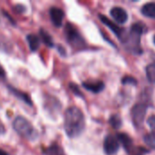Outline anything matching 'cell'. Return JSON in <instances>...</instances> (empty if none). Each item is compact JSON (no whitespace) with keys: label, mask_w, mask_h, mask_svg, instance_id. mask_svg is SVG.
I'll return each mask as SVG.
<instances>
[{"label":"cell","mask_w":155,"mask_h":155,"mask_svg":"<svg viewBox=\"0 0 155 155\" xmlns=\"http://www.w3.org/2000/svg\"><path fill=\"white\" fill-rule=\"evenodd\" d=\"M83 86L94 94L100 93L104 88V84L102 81H86L83 83Z\"/></svg>","instance_id":"8"},{"label":"cell","mask_w":155,"mask_h":155,"mask_svg":"<svg viewBox=\"0 0 155 155\" xmlns=\"http://www.w3.org/2000/svg\"><path fill=\"white\" fill-rule=\"evenodd\" d=\"M50 17L51 20L53 22V24L57 26L60 27L63 24V19L64 17V13L62 9L58 8V7H52L50 9Z\"/></svg>","instance_id":"6"},{"label":"cell","mask_w":155,"mask_h":155,"mask_svg":"<svg viewBox=\"0 0 155 155\" xmlns=\"http://www.w3.org/2000/svg\"><path fill=\"white\" fill-rule=\"evenodd\" d=\"M17 7H19V5H16L15 7V10H17ZM25 9H22V8H19V10H18V12H20V11H25Z\"/></svg>","instance_id":"25"},{"label":"cell","mask_w":155,"mask_h":155,"mask_svg":"<svg viewBox=\"0 0 155 155\" xmlns=\"http://www.w3.org/2000/svg\"><path fill=\"white\" fill-rule=\"evenodd\" d=\"M119 142L113 135H107L104 142V149L108 155L115 154L119 150Z\"/></svg>","instance_id":"5"},{"label":"cell","mask_w":155,"mask_h":155,"mask_svg":"<svg viewBox=\"0 0 155 155\" xmlns=\"http://www.w3.org/2000/svg\"><path fill=\"white\" fill-rule=\"evenodd\" d=\"M0 155H8V154H7V153H5V151H3V150H1V149H0Z\"/></svg>","instance_id":"24"},{"label":"cell","mask_w":155,"mask_h":155,"mask_svg":"<svg viewBox=\"0 0 155 155\" xmlns=\"http://www.w3.org/2000/svg\"><path fill=\"white\" fill-rule=\"evenodd\" d=\"M122 83L124 84H137V81H136V79L135 78H134L133 76H125V77H124L123 78V80H122Z\"/></svg>","instance_id":"19"},{"label":"cell","mask_w":155,"mask_h":155,"mask_svg":"<svg viewBox=\"0 0 155 155\" xmlns=\"http://www.w3.org/2000/svg\"><path fill=\"white\" fill-rule=\"evenodd\" d=\"M5 72L4 68L0 65V78H5Z\"/></svg>","instance_id":"22"},{"label":"cell","mask_w":155,"mask_h":155,"mask_svg":"<svg viewBox=\"0 0 155 155\" xmlns=\"http://www.w3.org/2000/svg\"><path fill=\"white\" fill-rule=\"evenodd\" d=\"M65 34H66L67 40L69 41V43L72 45H74L75 47H79V46L83 45L84 40L82 38V36L80 35V34L76 30V28H74L72 25H70V24L66 25Z\"/></svg>","instance_id":"4"},{"label":"cell","mask_w":155,"mask_h":155,"mask_svg":"<svg viewBox=\"0 0 155 155\" xmlns=\"http://www.w3.org/2000/svg\"><path fill=\"white\" fill-rule=\"evenodd\" d=\"M144 142L146 145L155 150V134H148L144 136Z\"/></svg>","instance_id":"18"},{"label":"cell","mask_w":155,"mask_h":155,"mask_svg":"<svg viewBox=\"0 0 155 155\" xmlns=\"http://www.w3.org/2000/svg\"><path fill=\"white\" fill-rule=\"evenodd\" d=\"M146 76H147V79L151 83L155 84V64H152L147 66Z\"/></svg>","instance_id":"17"},{"label":"cell","mask_w":155,"mask_h":155,"mask_svg":"<svg viewBox=\"0 0 155 155\" xmlns=\"http://www.w3.org/2000/svg\"><path fill=\"white\" fill-rule=\"evenodd\" d=\"M100 19L102 20V22L104 24V25H106L115 35H117L119 37H121V35H122V33H123V30H122V28H120L116 24H114V22H112V21H110L106 16H104V15H100Z\"/></svg>","instance_id":"9"},{"label":"cell","mask_w":155,"mask_h":155,"mask_svg":"<svg viewBox=\"0 0 155 155\" xmlns=\"http://www.w3.org/2000/svg\"><path fill=\"white\" fill-rule=\"evenodd\" d=\"M9 90L12 92V94L14 95H15L17 98H19L20 100H22L23 102H25V104H29V105H32V100L30 98V96L27 94H25L23 92H20L19 90H16L15 88L12 87V86H9Z\"/></svg>","instance_id":"11"},{"label":"cell","mask_w":155,"mask_h":155,"mask_svg":"<svg viewBox=\"0 0 155 155\" xmlns=\"http://www.w3.org/2000/svg\"><path fill=\"white\" fill-rule=\"evenodd\" d=\"M40 36L43 40V42L45 43V45H47L48 47H53L54 46V41L53 38L51 37V35L45 30V29H41L40 30Z\"/></svg>","instance_id":"15"},{"label":"cell","mask_w":155,"mask_h":155,"mask_svg":"<svg viewBox=\"0 0 155 155\" xmlns=\"http://www.w3.org/2000/svg\"><path fill=\"white\" fill-rule=\"evenodd\" d=\"M84 116L77 107H70L64 114V130L70 138L79 136L84 130Z\"/></svg>","instance_id":"1"},{"label":"cell","mask_w":155,"mask_h":155,"mask_svg":"<svg viewBox=\"0 0 155 155\" xmlns=\"http://www.w3.org/2000/svg\"><path fill=\"white\" fill-rule=\"evenodd\" d=\"M69 86H70V89L74 92V94L79 95V96H82V94H81V92H80V90H79L78 86H77L76 84H69Z\"/></svg>","instance_id":"21"},{"label":"cell","mask_w":155,"mask_h":155,"mask_svg":"<svg viewBox=\"0 0 155 155\" xmlns=\"http://www.w3.org/2000/svg\"><path fill=\"white\" fill-rule=\"evenodd\" d=\"M153 41H154V44H155V35H154V38H153Z\"/></svg>","instance_id":"26"},{"label":"cell","mask_w":155,"mask_h":155,"mask_svg":"<svg viewBox=\"0 0 155 155\" xmlns=\"http://www.w3.org/2000/svg\"><path fill=\"white\" fill-rule=\"evenodd\" d=\"M5 133V128L3 126V124L0 123V134H4Z\"/></svg>","instance_id":"23"},{"label":"cell","mask_w":155,"mask_h":155,"mask_svg":"<svg viewBox=\"0 0 155 155\" xmlns=\"http://www.w3.org/2000/svg\"><path fill=\"white\" fill-rule=\"evenodd\" d=\"M117 140L124 147V149L127 152L131 151V148L133 146V141L126 134H117Z\"/></svg>","instance_id":"10"},{"label":"cell","mask_w":155,"mask_h":155,"mask_svg":"<svg viewBox=\"0 0 155 155\" xmlns=\"http://www.w3.org/2000/svg\"><path fill=\"white\" fill-rule=\"evenodd\" d=\"M146 111H147V106L144 104H137L133 107L131 112L132 119L136 127L142 126L143 120L145 118Z\"/></svg>","instance_id":"3"},{"label":"cell","mask_w":155,"mask_h":155,"mask_svg":"<svg viewBox=\"0 0 155 155\" xmlns=\"http://www.w3.org/2000/svg\"><path fill=\"white\" fill-rule=\"evenodd\" d=\"M26 40L29 44V47L31 49V51L35 52L38 49L39 45H40V39L38 36H36L35 35H28L26 36Z\"/></svg>","instance_id":"14"},{"label":"cell","mask_w":155,"mask_h":155,"mask_svg":"<svg viewBox=\"0 0 155 155\" xmlns=\"http://www.w3.org/2000/svg\"><path fill=\"white\" fill-rule=\"evenodd\" d=\"M111 15L114 17V19L120 24H124L128 20L127 12L122 7H118V6L114 7L111 10Z\"/></svg>","instance_id":"7"},{"label":"cell","mask_w":155,"mask_h":155,"mask_svg":"<svg viewBox=\"0 0 155 155\" xmlns=\"http://www.w3.org/2000/svg\"><path fill=\"white\" fill-rule=\"evenodd\" d=\"M109 124L110 125L114 128V129H119L122 126V119L119 115L114 114L110 117L109 119Z\"/></svg>","instance_id":"16"},{"label":"cell","mask_w":155,"mask_h":155,"mask_svg":"<svg viewBox=\"0 0 155 155\" xmlns=\"http://www.w3.org/2000/svg\"><path fill=\"white\" fill-rule=\"evenodd\" d=\"M147 123H148V125L151 128V130L153 132V134H155V115L150 116L147 120Z\"/></svg>","instance_id":"20"},{"label":"cell","mask_w":155,"mask_h":155,"mask_svg":"<svg viewBox=\"0 0 155 155\" xmlns=\"http://www.w3.org/2000/svg\"><path fill=\"white\" fill-rule=\"evenodd\" d=\"M13 128L20 136H22L25 139H28V140L36 139L37 133H36L35 129L31 124V123L29 121H27L23 116H17L14 120Z\"/></svg>","instance_id":"2"},{"label":"cell","mask_w":155,"mask_h":155,"mask_svg":"<svg viewBox=\"0 0 155 155\" xmlns=\"http://www.w3.org/2000/svg\"><path fill=\"white\" fill-rule=\"evenodd\" d=\"M142 13L146 17L153 18L155 19V3L151 2L148 4H145L142 8Z\"/></svg>","instance_id":"12"},{"label":"cell","mask_w":155,"mask_h":155,"mask_svg":"<svg viewBox=\"0 0 155 155\" xmlns=\"http://www.w3.org/2000/svg\"><path fill=\"white\" fill-rule=\"evenodd\" d=\"M45 155H65L63 148L58 144H52L44 151Z\"/></svg>","instance_id":"13"}]
</instances>
